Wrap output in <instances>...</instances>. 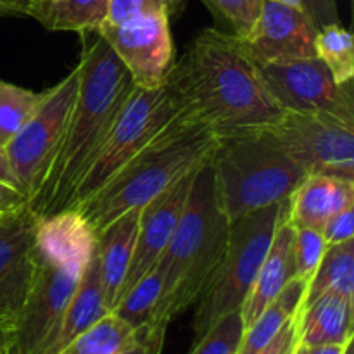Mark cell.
I'll return each instance as SVG.
<instances>
[{
    "label": "cell",
    "instance_id": "6da1fadb",
    "mask_svg": "<svg viewBox=\"0 0 354 354\" xmlns=\"http://www.w3.org/2000/svg\"><path fill=\"white\" fill-rule=\"evenodd\" d=\"M168 80L180 104L209 124L220 140L266 131L286 116L242 41L216 28L197 35L173 62Z\"/></svg>",
    "mask_w": 354,
    "mask_h": 354
},
{
    "label": "cell",
    "instance_id": "7a4b0ae2",
    "mask_svg": "<svg viewBox=\"0 0 354 354\" xmlns=\"http://www.w3.org/2000/svg\"><path fill=\"white\" fill-rule=\"evenodd\" d=\"M82 37L75 106L44 185L30 203L38 220L73 206L76 187L135 90L130 73L106 40L97 31H85Z\"/></svg>",
    "mask_w": 354,
    "mask_h": 354
},
{
    "label": "cell",
    "instance_id": "3957f363",
    "mask_svg": "<svg viewBox=\"0 0 354 354\" xmlns=\"http://www.w3.org/2000/svg\"><path fill=\"white\" fill-rule=\"evenodd\" d=\"M220 138L199 116L180 107L176 116L102 189L73 209L95 234L131 209H140L178 180L207 162Z\"/></svg>",
    "mask_w": 354,
    "mask_h": 354
},
{
    "label": "cell",
    "instance_id": "277c9868",
    "mask_svg": "<svg viewBox=\"0 0 354 354\" xmlns=\"http://www.w3.org/2000/svg\"><path fill=\"white\" fill-rule=\"evenodd\" d=\"M232 221L225 214L214 185L211 159L196 171L175 232L158 259L165 290L151 324H169L196 304L227 249Z\"/></svg>",
    "mask_w": 354,
    "mask_h": 354
},
{
    "label": "cell",
    "instance_id": "5b68a950",
    "mask_svg": "<svg viewBox=\"0 0 354 354\" xmlns=\"http://www.w3.org/2000/svg\"><path fill=\"white\" fill-rule=\"evenodd\" d=\"M211 166L230 221L283 203L308 176L268 130L220 140Z\"/></svg>",
    "mask_w": 354,
    "mask_h": 354
},
{
    "label": "cell",
    "instance_id": "8992f818",
    "mask_svg": "<svg viewBox=\"0 0 354 354\" xmlns=\"http://www.w3.org/2000/svg\"><path fill=\"white\" fill-rule=\"evenodd\" d=\"M287 204L289 199L232 221L223 258L196 301L194 342L199 341L221 318L242 310Z\"/></svg>",
    "mask_w": 354,
    "mask_h": 354
},
{
    "label": "cell",
    "instance_id": "52a82bcc",
    "mask_svg": "<svg viewBox=\"0 0 354 354\" xmlns=\"http://www.w3.org/2000/svg\"><path fill=\"white\" fill-rule=\"evenodd\" d=\"M178 95L168 76L158 88H137L121 107L102 147L76 187L73 206L99 192L137 152H140L180 111Z\"/></svg>",
    "mask_w": 354,
    "mask_h": 354
},
{
    "label": "cell",
    "instance_id": "ba28073f",
    "mask_svg": "<svg viewBox=\"0 0 354 354\" xmlns=\"http://www.w3.org/2000/svg\"><path fill=\"white\" fill-rule=\"evenodd\" d=\"M78 83L80 69L76 64L57 85L45 90L40 106L6 145L7 158L21 192L30 203L40 192L57 154L66 123L75 106Z\"/></svg>",
    "mask_w": 354,
    "mask_h": 354
},
{
    "label": "cell",
    "instance_id": "9c48e42d",
    "mask_svg": "<svg viewBox=\"0 0 354 354\" xmlns=\"http://www.w3.org/2000/svg\"><path fill=\"white\" fill-rule=\"evenodd\" d=\"M37 273L23 310L12 327L6 354H45L61 327L69 301L86 265L38 251Z\"/></svg>",
    "mask_w": 354,
    "mask_h": 354
},
{
    "label": "cell",
    "instance_id": "30bf717a",
    "mask_svg": "<svg viewBox=\"0 0 354 354\" xmlns=\"http://www.w3.org/2000/svg\"><path fill=\"white\" fill-rule=\"evenodd\" d=\"M270 133L308 173L354 182V123L330 114H292Z\"/></svg>",
    "mask_w": 354,
    "mask_h": 354
},
{
    "label": "cell",
    "instance_id": "8fae6325",
    "mask_svg": "<svg viewBox=\"0 0 354 354\" xmlns=\"http://www.w3.org/2000/svg\"><path fill=\"white\" fill-rule=\"evenodd\" d=\"M258 68L266 90L283 113L330 114L354 123L353 82L337 85L317 55Z\"/></svg>",
    "mask_w": 354,
    "mask_h": 354
},
{
    "label": "cell",
    "instance_id": "7c38bea8",
    "mask_svg": "<svg viewBox=\"0 0 354 354\" xmlns=\"http://www.w3.org/2000/svg\"><path fill=\"white\" fill-rule=\"evenodd\" d=\"M97 33L123 62L137 88H158L166 82L175 57L168 14H149L120 24L104 23Z\"/></svg>",
    "mask_w": 354,
    "mask_h": 354
},
{
    "label": "cell",
    "instance_id": "4fadbf2b",
    "mask_svg": "<svg viewBox=\"0 0 354 354\" xmlns=\"http://www.w3.org/2000/svg\"><path fill=\"white\" fill-rule=\"evenodd\" d=\"M38 216L30 206L0 218V324H16L37 273Z\"/></svg>",
    "mask_w": 354,
    "mask_h": 354
},
{
    "label": "cell",
    "instance_id": "5bb4252c",
    "mask_svg": "<svg viewBox=\"0 0 354 354\" xmlns=\"http://www.w3.org/2000/svg\"><path fill=\"white\" fill-rule=\"evenodd\" d=\"M318 28L301 6L263 0L258 21L242 47L258 66L315 57Z\"/></svg>",
    "mask_w": 354,
    "mask_h": 354
},
{
    "label": "cell",
    "instance_id": "9a60e30c",
    "mask_svg": "<svg viewBox=\"0 0 354 354\" xmlns=\"http://www.w3.org/2000/svg\"><path fill=\"white\" fill-rule=\"evenodd\" d=\"M196 171L185 175L175 185L159 194L144 207H140L133 256H131L130 268H128L123 287H121L120 301L158 263V259L165 252L166 245L175 232L176 223L182 216Z\"/></svg>",
    "mask_w": 354,
    "mask_h": 354
},
{
    "label": "cell",
    "instance_id": "2e32d148",
    "mask_svg": "<svg viewBox=\"0 0 354 354\" xmlns=\"http://www.w3.org/2000/svg\"><path fill=\"white\" fill-rule=\"evenodd\" d=\"M354 207V182L327 175H308L289 197L287 220L292 227L322 230L332 214Z\"/></svg>",
    "mask_w": 354,
    "mask_h": 354
},
{
    "label": "cell",
    "instance_id": "e0dca14e",
    "mask_svg": "<svg viewBox=\"0 0 354 354\" xmlns=\"http://www.w3.org/2000/svg\"><path fill=\"white\" fill-rule=\"evenodd\" d=\"M289 209V204H287ZM287 209L280 218L268 252L261 263L254 283L251 287L248 299L242 306L244 330L259 317L263 310L279 296L283 287L296 277L292 258V225L287 220Z\"/></svg>",
    "mask_w": 354,
    "mask_h": 354
},
{
    "label": "cell",
    "instance_id": "ac0fdd59",
    "mask_svg": "<svg viewBox=\"0 0 354 354\" xmlns=\"http://www.w3.org/2000/svg\"><path fill=\"white\" fill-rule=\"evenodd\" d=\"M138 214L140 209L128 211L97 234L100 280L107 308L111 311L120 301L121 287L130 268L138 230Z\"/></svg>",
    "mask_w": 354,
    "mask_h": 354
},
{
    "label": "cell",
    "instance_id": "d6986e66",
    "mask_svg": "<svg viewBox=\"0 0 354 354\" xmlns=\"http://www.w3.org/2000/svg\"><path fill=\"white\" fill-rule=\"evenodd\" d=\"M107 313H111V310L107 308L106 296H104L99 270V256H97L95 248L88 263L83 268L82 279H80L75 294H73L71 301L66 308L57 335H55L54 342H52L45 354H57L59 351H62L73 339L78 337L82 332L92 327L93 324H97Z\"/></svg>",
    "mask_w": 354,
    "mask_h": 354
},
{
    "label": "cell",
    "instance_id": "ffe728a7",
    "mask_svg": "<svg viewBox=\"0 0 354 354\" xmlns=\"http://www.w3.org/2000/svg\"><path fill=\"white\" fill-rule=\"evenodd\" d=\"M354 299L327 292L299 311V344L313 348L322 344H344L353 334Z\"/></svg>",
    "mask_w": 354,
    "mask_h": 354
},
{
    "label": "cell",
    "instance_id": "44dd1931",
    "mask_svg": "<svg viewBox=\"0 0 354 354\" xmlns=\"http://www.w3.org/2000/svg\"><path fill=\"white\" fill-rule=\"evenodd\" d=\"M308 282L294 277L242 335L237 354H258L301 310Z\"/></svg>",
    "mask_w": 354,
    "mask_h": 354
},
{
    "label": "cell",
    "instance_id": "7402d4cb",
    "mask_svg": "<svg viewBox=\"0 0 354 354\" xmlns=\"http://www.w3.org/2000/svg\"><path fill=\"white\" fill-rule=\"evenodd\" d=\"M327 292L354 299V239L342 244L327 245L322 263L308 282L301 310Z\"/></svg>",
    "mask_w": 354,
    "mask_h": 354
},
{
    "label": "cell",
    "instance_id": "603a6c76",
    "mask_svg": "<svg viewBox=\"0 0 354 354\" xmlns=\"http://www.w3.org/2000/svg\"><path fill=\"white\" fill-rule=\"evenodd\" d=\"M109 0H55L33 14L52 31H97L107 17Z\"/></svg>",
    "mask_w": 354,
    "mask_h": 354
},
{
    "label": "cell",
    "instance_id": "cb8c5ba5",
    "mask_svg": "<svg viewBox=\"0 0 354 354\" xmlns=\"http://www.w3.org/2000/svg\"><path fill=\"white\" fill-rule=\"evenodd\" d=\"M138 332L111 311L57 354H120L137 341Z\"/></svg>",
    "mask_w": 354,
    "mask_h": 354
},
{
    "label": "cell",
    "instance_id": "d4e9b609",
    "mask_svg": "<svg viewBox=\"0 0 354 354\" xmlns=\"http://www.w3.org/2000/svg\"><path fill=\"white\" fill-rule=\"evenodd\" d=\"M162 290H165V273L158 263L121 297L113 313L121 320L127 322L130 327L142 328L154 320V315L161 303Z\"/></svg>",
    "mask_w": 354,
    "mask_h": 354
},
{
    "label": "cell",
    "instance_id": "484cf974",
    "mask_svg": "<svg viewBox=\"0 0 354 354\" xmlns=\"http://www.w3.org/2000/svg\"><path fill=\"white\" fill-rule=\"evenodd\" d=\"M317 57L330 71L337 85L353 82L354 78V45L353 35L339 24L320 28L315 40Z\"/></svg>",
    "mask_w": 354,
    "mask_h": 354
},
{
    "label": "cell",
    "instance_id": "4316f807",
    "mask_svg": "<svg viewBox=\"0 0 354 354\" xmlns=\"http://www.w3.org/2000/svg\"><path fill=\"white\" fill-rule=\"evenodd\" d=\"M45 92H33L0 80V147H6L14 135L37 111Z\"/></svg>",
    "mask_w": 354,
    "mask_h": 354
},
{
    "label": "cell",
    "instance_id": "83f0119b",
    "mask_svg": "<svg viewBox=\"0 0 354 354\" xmlns=\"http://www.w3.org/2000/svg\"><path fill=\"white\" fill-rule=\"evenodd\" d=\"M207 9L213 12L218 23L228 28L227 33L239 40H245L251 35L263 0H203Z\"/></svg>",
    "mask_w": 354,
    "mask_h": 354
},
{
    "label": "cell",
    "instance_id": "f1b7e54d",
    "mask_svg": "<svg viewBox=\"0 0 354 354\" xmlns=\"http://www.w3.org/2000/svg\"><path fill=\"white\" fill-rule=\"evenodd\" d=\"M244 335V320L241 311L221 318L213 328L194 342L189 354H237Z\"/></svg>",
    "mask_w": 354,
    "mask_h": 354
},
{
    "label": "cell",
    "instance_id": "f546056e",
    "mask_svg": "<svg viewBox=\"0 0 354 354\" xmlns=\"http://www.w3.org/2000/svg\"><path fill=\"white\" fill-rule=\"evenodd\" d=\"M292 228V258L296 277L310 282L327 251V242L320 230L306 227Z\"/></svg>",
    "mask_w": 354,
    "mask_h": 354
},
{
    "label": "cell",
    "instance_id": "4dcf8cb0",
    "mask_svg": "<svg viewBox=\"0 0 354 354\" xmlns=\"http://www.w3.org/2000/svg\"><path fill=\"white\" fill-rule=\"evenodd\" d=\"M183 0H109L106 23L120 24L149 14L166 12L169 17L178 12Z\"/></svg>",
    "mask_w": 354,
    "mask_h": 354
},
{
    "label": "cell",
    "instance_id": "1f68e13d",
    "mask_svg": "<svg viewBox=\"0 0 354 354\" xmlns=\"http://www.w3.org/2000/svg\"><path fill=\"white\" fill-rule=\"evenodd\" d=\"M322 235H324L327 245L342 244V242L353 241L354 239V207H348L344 211L332 214L327 221H325L324 228H322Z\"/></svg>",
    "mask_w": 354,
    "mask_h": 354
},
{
    "label": "cell",
    "instance_id": "d6a6232c",
    "mask_svg": "<svg viewBox=\"0 0 354 354\" xmlns=\"http://www.w3.org/2000/svg\"><path fill=\"white\" fill-rule=\"evenodd\" d=\"M166 328H168V324H165V322L145 325L138 332L137 341L120 354H161Z\"/></svg>",
    "mask_w": 354,
    "mask_h": 354
},
{
    "label": "cell",
    "instance_id": "836d02e7",
    "mask_svg": "<svg viewBox=\"0 0 354 354\" xmlns=\"http://www.w3.org/2000/svg\"><path fill=\"white\" fill-rule=\"evenodd\" d=\"M297 325H299V313H297L292 320L287 322L286 327H283L258 354H294L297 344H299Z\"/></svg>",
    "mask_w": 354,
    "mask_h": 354
},
{
    "label": "cell",
    "instance_id": "e575fe53",
    "mask_svg": "<svg viewBox=\"0 0 354 354\" xmlns=\"http://www.w3.org/2000/svg\"><path fill=\"white\" fill-rule=\"evenodd\" d=\"M303 9L306 10V14L311 17L318 30L341 23L335 0H303Z\"/></svg>",
    "mask_w": 354,
    "mask_h": 354
},
{
    "label": "cell",
    "instance_id": "d590c367",
    "mask_svg": "<svg viewBox=\"0 0 354 354\" xmlns=\"http://www.w3.org/2000/svg\"><path fill=\"white\" fill-rule=\"evenodd\" d=\"M30 206V201L21 190L0 182V216L12 214Z\"/></svg>",
    "mask_w": 354,
    "mask_h": 354
},
{
    "label": "cell",
    "instance_id": "8d00e7d4",
    "mask_svg": "<svg viewBox=\"0 0 354 354\" xmlns=\"http://www.w3.org/2000/svg\"><path fill=\"white\" fill-rule=\"evenodd\" d=\"M35 0H0V14H19L31 16Z\"/></svg>",
    "mask_w": 354,
    "mask_h": 354
},
{
    "label": "cell",
    "instance_id": "74e56055",
    "mask_svg": "<svg viewBox=\"0 0 354 354\" xmlns=\"http://www.w3.org/2000/svg\"><path fill=\"white\" fill-rule=\"evenodd\" d=\"M0 182L7 183V185L14 187V189H19V183H17L16 175L12 171V166H10L9 158H7L6 147H0Z\"/></svg>",
    "mask_w": 354,
    "mask_h": 354
},
{
    "label": "cell",
    "instance_id": "f35d334b",
    "mask_svg": "<svg viewBox=\"0 0 354 354\" xmlns=\"http://www.w3.org/2000/svg\"><path fill=\"white\" fill-rule=\"evenodd\" d=\"M351 341H354V337L349 339V341H346L344 344L313 346V348H306V351H308V354H344L346 346H348Z\"/></svg>",
    "mask_w": 354,
    "mask_h": 354
},
{
    "label": "cell",
    "instance_id": "ab89813d",
    "mask_svg": "<svg viewBox=\"0 0 354 354\" xmlns=\"http://www.w3.org/2000/svg\"><path fill=\"white\" fill-rule=\"evenodd\" d=\"M10 341H12V328L9 325L0 324V354L9 351Z\"/></svg>",
    "mask_w": 354,
    "mask_h": 354
},
{
    "label": "cell",
    "instance_id": "60d3db41",
    "mask_svg": "<svg viewBox=\"0 0 354 354\" xmlns=\"http://www.w3.org/2000/svg\"><path fill=\"white\" fill-rule=\"evenodd\" d=\"M52 2H55V0H35V7H33V12H31V17H33V14L37 12L40 7L48 6V3H52Z\"/></svg>",
    "mask_w": 354,
    "mask_h": 354
},
{
    "label": "cell",
    "instance_id": "b9f144b4",
    "mask_svg": "<svg viewBox=\"0 0 354 354\" xmlns=\"http://www.w3.org/2000/svg\"><path fill=\"white\" fill-rule=\"evenodd\" d=\"M277 2L289 3V6H301V7H303V0H277Z\"/></svg>",
    "mask_w": 354,
    "mask_h": 354
},
{
    "label": "cell",
    "instance_id": "7bdbcfd3",
    "mask_svg": "<svg viewBox=\"0 0 354 354\" xmlns=\"http://www.w3.org/2000/svg\"><path fill=\"white\" fill-rule=\"evenodd\" d=\"M294 354H308V351H306V348H304V346L297 344V348H296V351H294Z\"/></svg>",
    "mask_w": 354,
    "mask_h": 354
},
{
    "label": "cell",
    "instance_id": "ee69618b",
    "mask_svg": "<svg viewBox=\"0 0 354 354\" xmlns=\"http://www.w3.org/2000/svg\"><path fill=\"white\" fill-rule=\"evenodd\" d=\"M344 354H354V349H353V341L349 342L348 346H346V351H344Z\"/></svg>",
    "mask_w": 354,
    "mask_h": 354
},
{
    "label": "cell",
    "instance_id": "f6af8a7d",
    "mask_svg": "<svg viewBox=\"0 0 354 354\" xmlns=\"http://www.w3.org/2000/svg\"><path fill=\"white\" fill-rule=\"evenodd\" d=\"M3 216H7V214H3ZM3 216H0V218H3Z\"/></svg>",
    "mask_w": 354,
    "mask_h": 354
}]
</instances>
